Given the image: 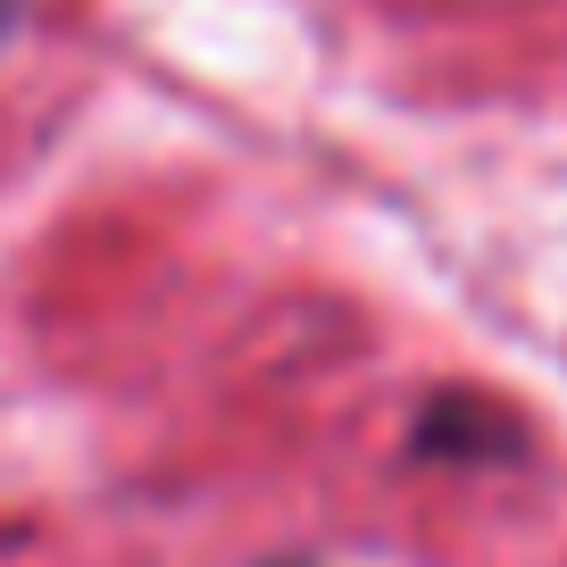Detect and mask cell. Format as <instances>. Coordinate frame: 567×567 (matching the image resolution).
<instances>
[{"mask_svg": "<svg viewBox=\"0 0 567 567\" xmlns=\"http://www.w3.org/2000/svg\"><path fill=\"white\" fill-rule=\"evenodd\" d=\"M9 18H18V0H0V34H9Z\"/></svg>", "mask_w": 567, "mask_h": 567, "instance_id": "6da1fadb", "label": "cell"}]
</instances>
